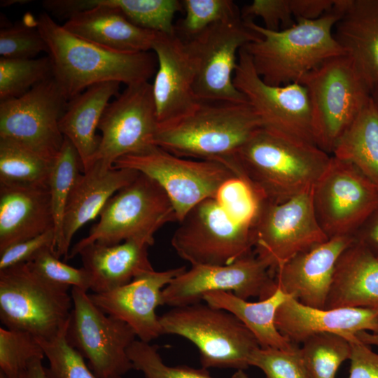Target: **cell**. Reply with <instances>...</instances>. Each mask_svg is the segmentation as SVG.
<instances>
[{"label": "cell", "instance_id": "obj_6", "mask_svg": "<svg viewBox=\"0 0 378 378\" xmlns=\"http://www.w3.org/2000/svg\"><path fill=\"white\" fill-rule=\"evenodd\" d=\"M162 335H176L194 344L202 368L244 370L260 345L252 332L230 312L207 303L172 307L160 316Z\"/></svg>", "mask_w": 378, "mask_h": 378}, {"label": "cell", "instance_id": "obj_16", "mask_svg": "<svg viewBox=\"0 0 378 378\" xmlns=\"http://www.w3.org/2000/svg\"><path fill=\"white\" fill-rule=\"evenodd\" d=\"M233 83L259 117L262 128L316 145L309 94L302 84H267L244 47L238 53Z\"/></svg>", "mask_w": 378, "mask_h": 378}, {"label": "cell", "instance_id": "obj_7", "mask_svg": "<svg viewBox=\"0 0 378 378\" xmlns=\"http://www.w3.org/2000/svg\"><path fill=\"white\" fill-rule=\"evenodd\" d=\"M98 223L70 250L74 258L93 244L115 245L131 239L154 244L155 233L167 223L177 221L174 209L162 187L139 173L113 195L100 212Z\"/></svg>", "mask_w": 378, "mask_h": 378}, {"label": "cell", "instance_id": "obj_46", "mask_svg": "<svg viewBox=\"0 0 378 378\" xmlns=\"http://www.w3.org/2000/svg\"><path fill=\"white\" fill-rule=\"evenodd\" d=\"M55 236L53 230L10 246L0 253V270L31 262L41 251L52 248Z\"/></svg>", "mask_w": 378, "mask_h": 378}, {"label": "cell", "instance_id": "obj_37", "mask_svg": "<svg viewBox=\"0 0 378 378\" xmlns=\"http://www.w3.org/2000/svg\"><path fill=\"white\" fill-rule=\"evenodd\" d=\"M44 357L43 348L33 335L0 328V372L6 378H20L31 363Z\"/></svg>", "mask_w": 378, "mask_h": 378}, {"label": "cell", "instance_id": "obj_12", "mask_svg": "<svg viewBox=\"0 0 378 378\" xmlns=\"http://www.w3.org/2000/svg\"><path fill=\"white\" fill-rule=\"evenodd\" d=\"M171 244L192 265H225L253 251L251 225L231 217L215 198L192 208L178 222Z\"/></svg>", "mask_w": 378, "mask_h": 378}, {"label": "cell", "instance_id": "obj_15", "mask_svg": "<svg viewBox=\"0 0 378 378\" xmlns=\"http://www.w3.org/2000/svg\"><path fill=\"white\" fill-rule=\"evenodd\" d=\"M68 100L53 77L25 94L0 102V138L10 139L53 162L64 136L59 122Z\"/></svg>", "mask_w": 378, "mask_h": 378}, {"label": "cell", "instance_id": "obj_53", "mask_svg": "<svg viewBox=\"0 0 378 378\" xmlns=\"http://www.w3.org/2000/svg\"><path fill=\"white\" fill-rule=\"evenodd\" d=\"M372 97L374 101L378 105V90L372 94Z\"/></svg>", "mask_w": 378, "mask_h": 378}, {"label": "cell", "instance_id": "obj_1", "mask_svg": "<svg viewBox=\"0 0 378 378\" xmlns=\"http://www.w3.org/2000/svg\"><path fill=\"white\" fill-rule=\"evenodd\" d=\"M330 158L314 144L260 128L225 166L249 186L258 202L281 203L312 188Z\"/></svg>", "mask_w": 378, "mask_h": 378}, {"label": "cell", "instance_id": "obj_18", "mask_svg": "<svg viewBox=\"0 0 378 378\" xmlns=\"http://www.w3.org/2000/svg\"><path fill=\"white\" fill-rule=\"evenodd\" d=\"M158 122L148 81L127 86L104 110L100 143L92 164L112 167L119 158L155 145Z\"/></svg>", "mask_w": 378, "mask_h": 378}, {"label": "cell", "instance_id": "obj_50", "mask_svg": "<svg viewBox=\"0 0 378 378\" xmlns=\"http://www.w3.org/2000/svg\"><path fill=\"white\" fill-rule=\"evenodd\" d=\"M43 360L31 363L22 374L20 378H50L47 368L42 363Z\"/></svg>", "mask_w": 378, "mask_h": 378}, {"label": "cell", "instance_id": "obj_21", "mask_svg": "<svg viewBox=\"0 0 378 378\" xmlns=\"http://www.w3.org/2000/svg\"><path fill=\"white\" fill-rule=\"evenodd\" d=\"M186 270L185 267L154 270L108 292L88 295L104 313L125 322L139 340L149 343L162 335L160 316L156 314V309L162 304V291Z\"/></svg>", "mask_w": 378, "mask_h": 378}, {"label": "cell", "instance_id": "obj_22", "mask_svg": "<svg viewBox=\"0 0 378 378\" xmlns=\"http://www.w3.org/2000/svg\"><path fill=\"white\" fill-rule=\"evenodd\" d=\"M354 241L334 237L295 255L275 271L277 288L305 305L325 308L337 260Z\"/></svg>", "mask_w": 378, "mask_h": 378}, {"label": "cell", "instance_id": "obj_40", "mask_svg": "<svg viewBox=\"0 0 378 378\" xmlns=\"http://www.w3.org/2000/svg\"><path fill=\"white\" fill-rule=\"evenodd\" d=\"M64 328L49 340H37L49 362L50 378H99L86 364L84 358L66 341Z\"/></svg>", "mask_w": 378, "mask_h": 378}, {"label": "cell", "instance_id": "obj_19", "mask_svg": "<svg viewBox=\"0 0 378 378\" xmlns=\"http://www.w3.org/2000/svg\"><path fill=\"white\" fill-rule=\"evenodd\" d=\"M43 6L68 17L62 26L83 39L119 52L152 50L158 32L134 24L108 0H48Z\"/></svg>", "mask_w": 378, "mask_h": 378}, {"label": "cell", "instance_id": "obj_35", "mask_svg": "<svg viewBox=\"0 0 378 378\" xmlns=\"http://www.w3.org/2000/svg\"><path fill=\"white\" fill-rule=\"evenodd\" d=\"M52 77L49 56L32 59L0 58V101L18 97Z\"/></svg>", "mask_w": 378, "mask_h": 378}, {"label": "cell", "instance_id": "obj_8", "mask_svg": "<svg viewBox=\"0 0 378 378\" xmlns=\"http://www.w3.org/2000/svg\"><path fill=\"white\" fill-rule=\"evenodd\" d=\"M298 83L309 94L315 144L332 155L371 93L346 55L328 59Z\"/></svg>", "mask_w": 378, "mask_h": 378}, {"label": "cell", "instance_id": "obj_39", "mask_svg": "<svg viewBox=\"0 0 378 378\" xmlns=\"http://www.w3.org/2000/svg\"><path fill=\"white\" fill-rule=\"evenodd\" d=\"M158 349L157 345L139 340H136L128 348L127 354L134 369L141 372L144 378H214L204 368L167 365Z\"/></svg>", "mask_w": 378, "mask_h": 378}, {"label": "cell", "instance_id": "obj_23", "mask_svg": "<svg viewBox=\"0 0 378 378\" xmlns=\"http://www.w3.org/2000/svg\"><path fill=\"white\" fill-rule=\"evenodd\" d=\"M275 323L279 331L297 345L321 333L337 334L351 342L360 332H378V311L355 307L316 308L288 296L276 312Z\"/></svg>", "mask_w": 378, "mask_h": 378}, {"label": "cell", "instance_id": "obj_28", "mask_svg": "<svg viewBox=\"0 0 378 378\" xmlns=\"http://www.w3.org/2000/svg\"><path fill=\"white\" fill-rule=\"evenodd\" d=\"M339 307L378 311V258L355 239L337 260L325 306Z\"/></svg>", "mask_w": 378, "mask_h": 378}, {"label": "cell", "instance_id": "obj_5", "mask_svg": "<svg viewBox=\"0 0 378 378\" xmlns=\"http://www.w3.org/2000/svg\"><path fill=\"white\" fill-rule=\"evenodd\" d=\"M69 289L45 279L27 263L0 270L1 322L37 340H51L67 326L73 308Z\"/></svg>", "mask_w": 378, "mask_h": 378}, {"label": "cell", "instance_id": "obj_44", "mask_svg": "<svg viewBox=\"0 0 378 378\" xmlns=\"http://www.w3.org/2000/svg\"><path fill=\"white\" fill-rule=\"evenodd\" d=\"M215 199L231 217L251 226L258 200L244 181L237 176L229 179L220 187Z\"/></svg>", "mask_w": 378, "mask_h": 378}, {"label": "cell", "instance_id": "obj_27", "mask_svg": "<svg viewBox=\"0 0 378 378\" xmlns=\"http://www.w3.org/2000/svg\"><path fill=\"white\" fill-rule=\"evenodd\" d=\"M150 246L146 241L131 239L115 245L93 243L83 247L78 255L90 276V289L94 293H106L154 270L148 258Z\"/></svg>", "mask_w": 378, "mask_h": 378}, {"label": "cell", "instance_id": "obj_20", "mask_svg": "<svg viewBox=\"0 0 378 378\" xmlns=\"http://www.w3.org/2000/svg\"><path fill=\"white\" fill-rule=\"evenodd\" d=\"M152 51L158 60L153 95L158 125H164L186 115L197 106L195 66L185 42L176 34L158 32Z\"/></svg>", "mask_w": 378, "mask_h": 378}, {"label": "cell", "instance_id": "obj_3", "mask_svg": "<svg viewBox=\"0 0 378 378\" xmlns=\"http://www.w3.org/2000/svg\"><path fill=\"white\" fill-rule=\"evenodd\" d=\"M343 11L337 0L333 9L316 20H296L291 27L269 30L246 24L260 37L244 46L262 80L273 86L298 83L329 58L346 55L335 38L333 29Z\"/></svg>", "mask_w": 378, "mask_h": 378}, {"label": "cell", "instance_id": "obj_45", "mask_svg": "<svg viewBox=\"0 0 378 378\" xmlns=\"http://www.w3.org/2000/svg\"><path fill=\"white\" fill-rule=\"evenodd\" d=\"M241 17L244 20L260 18L264 22L262 27L272 31L279 30L280 25L286 29L296 22L290 0H254L243 7Z\"/></svg>", "mask_w": 378, "mask_h": 378}, {"label": "cell", "instance_id": "obj_29", "mask_svg": "<svg viewBox=\"0 0 378 378\" xmlns=\"http://www.w3.org/2000/svg\"><path fill=\"white\" fill-rule=\"evenodd\" d=\"M120 85L109 81L91 85L68 102L59 120V130L77 150L84 171L94 160L100 143L97 130L109 100L120 94Z\"/></svg>", "mask_w": 378, "mask_h": 378}, {"label": "cell", "instance_id": "obj_32", "mask_svg": "<svg viewBox=\"0 0 378 378\" xmlns=\"http://www.w3.org/2000/svg\"><path fill=\"white\" fill-rule=\"evenodd\" d=\"M52 162L15 141L0 138V183L48 185Z\"/></svg>", "mask_w": 378, "mask_h": 378}, {"label": "cell", "instance_id": "obj_2", "mask_svg": "<svg viewBox=\"0 0 378 378\" xmlns=\"http://www.w3.org/2000/svg\"><path fill=\"white\" fill-rule=\"evenodd\" d=\"M36 26L48 46L52 77L68 101L94 84L114 81L128 86L147 82L156 73L153 52L108 49L73 34L46 13Z\"/></svg>", "mask_w": 378, "mask_h": 378}, {"label": "cell", "instance_id": "obj_42", "mask_svg": "<svg viewBox=\"0 0 378 378\" xmlns=\"http://www.w3.org/2000/svg\"><path fill=\"white\" fill-rule=\"evenodd\" d=\"M27 264L50 282L77 287L86 292L90 288V278L87 271L83 267L76 268L60 261L52 248L43 250Z\"/></svg>", "mask_w": 378, "mask_h": 378}, {"label": "cell", "instance_id": "obj_48", "mask_svg": "<svg viewBox=\"0 0 378 378\" xmlns=\"http://www.w3.org/2000/svg\"><path fill=\"white\" fill-rule=\"evenodd\" d=\"M336 0H290V8L295 20H316L328 12Z\"/></svg>", "mask_w": 378, "mask_h": 378}, {"label": "cell", "instance_id": "obj_43", "mask_svg": "<svg viewBox=\"0 0 378 378\" xmlns=\"http://www.w3.org/2000/svg\"><path fill=\"white\" fill-rule=\"evenodd\" d=\"M41 52H48L47 44L36 26L15 25L0 31L1 57L32 59Z\"/></svg>", "mask_w": 378, "mask_h": 378}, {"label": "cell", "instance_id": "obj_36", "mask_svg": "<svg viewBox=\"0 0 378 378\" xmlns=\"http://www.w3.org/2000/svg\"><path fill=\"white\" fill-rule=\"evenodd\" d=\"M134 24L164 34H176L174 18L183 10L178 0H108Z\"/></svg>", "mask_w": 378, "mask_h": 378}, {"label": "cell", "instance_id": "obj_30", "mask_svg": "<svg viewBox=\"0 0 378 378\" xmlns=\"http://www.w3.org/2000/svg\"><path fill=\"white\" fill-rule=\"evenodd\" d=\"M287 298L277 288L271 296L255 302L225 291L209 292L203 301L235 316L255 336L260 347L292 350L298 345L284 337L275 323L276 312Z\"/></svg>", "mask_w": 378, "mask_h": 378}, {"label": "cell", "instance_id": "obj_38", "mask_svg": "<svg viewBox=\"0 0 378 378\" xmlns=\"http://www.w3.org/2000/svg\"><path fill=\"white\" fill-rule=\"evenodd\" d=\"M185 17L175 25L176 34L183 41L200 34L211 25L241 16L231 0L181 1Z\"/></svg>", "mask_w": 378, "mask_h": 378}, {"label": "cell", "instance_id": "obj_54", "mask_svg": "<svg viewBox=\"0 0 378 378\" xmlns=\"http://www.w3.org/2000/svg\"><path fill=\"white\" fill-rule=\"evenodd\" d=\"M0 378H6V377L2 372H0Z\"/></svg>", "mask_w": 378, "mask_h": 378}, {"label": "cell", "instance_id": "obj_34", "mask_svg": "<svg viewBox=\"0 0 378 378\" xmlns=\"http://www.w3.org/2000/svg\"><path fill=\"white\" fill-rule=\"evenodd\" d=\"M300 354L310 378H335L340 366L351 355V344L333 333H321L306 340Z\"/></svg>", "mask_w": 378, "mask_h": 378}, {"label": "cell", "instance_id": "obj_52", "mask_svg": "<svg viewBox=\"0 0 378 378\" xmlns=\"http://www.w3.org/2000/svg\"><path fill=\"white\" fill-rule=\"evenodd\" d=\"M232 378H248L244 370H237L232 376Z\"/></svg>", "mask_w": 378, "mask_h": 378}, {"label": "cell", "instance_id": "obj_25", "mask_svg": "<svg viewBox=\"0 0 378 378\" xmlns=\"http://www.w3.org/2000/svg\"><path fill=\"white\" fill-rule=\"evenodd\" d=\"M54 230L48 185L0 183V253Z\"/></svg>", "mask_w": 378, "mask_h": 378}, {"label": "cell", "instance_id": "obj_26", "mask_svg": "<svg viewBox=\"0 0 378 378\" xmlns=\"http://www.w3.org/2000/svg\"><path fill=\"white\" fill-rule=\"evenodd\" d=\"M333 34L372 95L378 90V0H348Z\"/></svg>", "mask_w": 378, "mask_h": 378}, {"label": "cell", "instance_id": "obj_10", "mask_svg": "<svg viewBox=\"0 0 378 378\" xmlns=\"http://www.w3.org/2000/svg\"><path fill=\"white\" fill-rule=\"evenodd\" d=\"M312 188L284 202H258L251 226L253 251L274 275L295 255L328 239L316 218Z\"/></svg>", "mask_w": 378, "mask_h": 378}, {"label": "cell", "instance_id": "obj_41", "mask_svg": "<svg viewBox=\"0 0 378 378\" xmlns=\"http://www.w3.org/2000/svg\"><path fill=\"white\" fill-rule=\"evenodd\" d=\"M249 365L261 370L267 378H310L298 346L292 350L260 346L251 354Z\"/></svg>", "mask_w": 378, "mask_h": 378}, {"label": "cell", "instance_id": "obj_31", "mask_svg": "<svg viewBox=\"0 0 378 378\" xmlns=\"http://www.w3.org/2000/svg\"><path fill=\"white\" fill-rule=\"evenodd\" d=\"M331 155L353 164L378 186V105L372 95Z\"/></svg>", "mask_w": 378, "mask_h": 378}, {"label": "cell", "instance_id": "obj_14", "mask_svg": "<svg viewBox=\"0 0 378 378\" xmlns=\"http://www.w3.org/2000/svg\"><path fill=\"white\" fill-rule=\"evenodd\" d=\"M312 202L328 239L354 237L378 206V186L353 164L331 155L312 188Z\"/></svg>", "mask_w": 378, "mask_h": 378}, {"label": "cell", "instance_id": "obj_24", "mask_svg": "<svg viewBox=\"0 0 378 378\" xmlns=\"http://www.w3.org/2000/svg\"><path fill=\"white\" fill-rule=\"evenodd\" d=\"M139 174L132 169L107 167L94 162L80 175L66 206L61 239L55 251L59 258L64 255L67 259L77 231L99 216L109 199Z\"/></svg>", "mask_w": 378, "mask_h": 378}, {"label": "cell", "instance_id": "obj_4", "mask_svg": "<svg viewBox=\"0 0 378 378\" xmlns=\"http://www.w3.org/2000/svg\"><path fill=\"white\" fill-rule=\"evenodd\" d=\"M260 128V120L248 102H199L186 115L158 125L154 143L178 157L225 165Z\"/></svg>", "mask_w": 378, "mask_h": 378}, {"label": "cell", "instance_id": "obj_33", "mask_svg": "<svg viewBox=\"0 0 378 378\" xmlns=\"http://www.w3.org/2000/svg\"><path fill=\"white\" fill-rule=\"evenodd\" d=\"M83 171V164L77 150L64 137L61 150L52 164L48 179L54 220L55 251L60 241L62 222L69 196Z\"/></svg>", "mask_w": 378, "mask_h": 378}, {"label": "cell", "instance_id": "obj_51", "mask_svg": "<svg viewBox=\"0 0 378 378\" xmlns=\"http://www.w3.org/2000/svg\"><path fill=\"white\" fill-rule=\"evenodd\" d=\"M356 337L361 343L370 346H374L378 349V332L362 331L358 332Z\"/></svg>", "mask_w": 378, "mask_h": 378}, {"label": "cell", "instance_id": "obj_49", "mask_svg": "<svg viewBox=\"0 0 378 378\" xmlns=\"http://www.w3.org/2000/svg\"><path fill=\"white\" fill-rule=\"evenodd\" d=\"M354 237L378 258V206L357 230Z\"/></svg>", "mask_w": 378, "mask_h": 378}, {"label": "cell", "instance_id": "obj_13", "mask_svg": "<svg viewBox=\"0 0 378 378\" xmlns=\"http://www.w3.org/2000/svg\"><path fill=\"white\" fill-rule=\"evenodd\" d=\"M260 37L239 16L216 22L183 40L195 66L194 90L199 102H247L234 86L233 77L239 50Z\"/></svg>", "mask_w": 378, "mask_h": 378}, {"label": "cell", "instance_id": "obj_47", "mask_svg": "<svg viewBox=\"0 0 378 378\" xmlns=\"http://www.w3.org/2000/svg\"><path fill=\"white\" fill-rule=\"evenodd\" d=\"M350 344V367L347 378H378V354L357 338Z\"/></svg>", "mask_w": 378, "mask_h": 378}, {"label": "cell", "instance_id": "obj_9", "mask_svg": "<svg viewBox=\"0 0 378 378\" xmlns=\"http://www.w3.org/2000/svg\"><path fill=\"white\" fill-rule=\"evenodd\" d=\"M113 167L132 169L155 181L172 204L178 223L202 201L215 198L220 187L236 177L220 162L186 159L156 145L125 155Z\"/></svg>", "mask_w": 378, "mask_h": 378}, {"label": "cell", "instance_id": "obj_11", "mask_svg": "<svg viewBox=\"0 0 378 378\" xmlns=\"http://www.w3.org/2000/svg\"><path fill=\"white\" fill-rule=\"evenodd\" d=\"M73 308L66 339L99 378H122L134 369L127 350L136 334L125 322L108 315L86 291L72 287Z\"/></svg>", "mask_w": 378, "mask_h": 378}, {"label": "cell", "instance_id": "obj_17", "mask_svg": "<svg viewBox=\"0 0 378 378\" xmlns=\"http://www.w3.org/2000/svg\"><path fill=\"white\" fill-rule=\"evenodd\" d=\"M277 289L274 275L254 253L225 265H192L177 275L162 291V304L172 307L200 302L213 291L231 292L247 300H260Z\"/></svg>", "mask_w": 378, "mask_h": 378}]
</instances>
